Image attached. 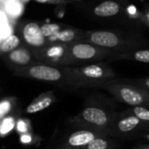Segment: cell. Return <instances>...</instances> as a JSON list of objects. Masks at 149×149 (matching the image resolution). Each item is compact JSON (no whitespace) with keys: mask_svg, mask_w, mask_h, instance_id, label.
<instances>
[{"mask_svg":"<svg viewBox=\"0 0 149 149\" xmlns=\"http://www.w3.org/2000/svg\"><path fill=\"white\" fill-rule=\"evenodd\" d=\"M13 74L18 77L47 82L71 89L80 88L77 80L73 75L71 66H57L37 61L27 66L14 68Z\"/></svg>","mask_w":149,"mask_h":149,"instance_id":"1","label":"cell"},{"mask_svg":"<svg viewBox=\"0 0 149 149\" xmlns=\"http://www.w3.org/2000/svg\"><path fill=\"white\" fill-rule=\"evenodd\" d=\"M83 41H87L100 47L118 52L146 48L149 45V43L139 39L134 36L112 30L87 31L85 38Z\"/></svg>","mask_w":149,"mask_h":149,"instance_id":"2","label":"cell"},{"mask_svg":"<svg viewBox=\"0 0 149 149\" xmlns=\"http://www.w3.org/2000/svg\"><path fill=\"white\" fill-rule=\"evenodd\" d=\"M117 113L97 106H89L69 120V123L76 127L100 131L112 136V127Z\"/></svg>","mask_w":149,"mask_h":149,"instance_id":"3","label":"cell"},{"mask_svg":"<svg viewBox=\"0 0 149 149\" xmlns=\"http://www.w3.org/2000/svg\"><path fill=\"white\" fill-rule=\"evenodd\" d=\"M118 52L111 51L87 41H76L68 45L63 66H78L108 59Z\"/></svg>","mask_w":149,"mask_h":149,"instance_id":"4","label":"cell"},{"mask_svg":"<svg viewBox=\"0 0 149 149\" xmlns=\"http://www.w3.org/2000/svg\"><path fill=\"white\" fill-rule=\"evenodd\" d=\"M97 88L107 91L118 101L130 107L149 106V91L126 82L125 79L107 80L99 84Z\"/></svg>","mask_w":149,"mask_h":149,"instance_id":"5","label":"cell"},{"mask_svg":"<svg viewBox=\"0 0 149 149\" xmlns=\"http://www.w3.org/2000/svg\"><path fill=\"white\" fill-rule=\"evenodd\" d=\"M72 72L79 87H94L102 82L117 79L115 71L106 62H96L87 65L71 66Z\"/></svg>","mask_w":149,"mask_h":149,"instance_id":"6","label":"cell"},{"mask_svg":"<svg viewBox=\"0 0 149 149\" xmlns=\"http://www.w3.org/2000/svg\"><path fill=\"white\" fill-rule=\"evenodd\" d=\"M148 124L126 110L118 113L112 127V137L126 139L146 132Z\"/></svg>","mask_w":149,"mask_h":149,"instance_id":"7","label":"cell"},{"mask_svg":"<svg viewBox=\"0 0 149 149\" xmlns=\"http://www.w3.org/2000/svg\"><path fill=\"white\" fill-rule=\"evenodd\" d=\"M77 130L64 135L52 149H80L94 139L107 134L89 128L77 127Z\"/></svg>","mask_w":149,"mask_h":149,"instance_id":"8","label":"cell"},{"mask_svg":"<svg viewBox=\"0 0 149 149\" xmlns=\"http://www.w3.org/2000/svg\"><path fill=\"white\" fill-rule=\"evenodd\" d=\"M31 50L36 61L63 66V62L68 52V45L62 43H50L41 48Z\"/></svg>","mask_w":149,"mask_h":149,"instance_id":"9","label":"cell"},{"mask_svg":"<svg viewBox=\"0 0 149 149\" xmlns=\"http://www.w3.org/2000/svg\"><path fill=\"white\" fill-rule=\"evenodd\" d=\"M19 32L23 44L31 49L41 48L49 44L41 31V24L38 22L28 21L24 23Z\"/></svg>","mask_w":149,"mask_h":149,"instance_id":"10","label":"cell"},{"mask_svg":"<svg viewBox=\"0 0 149 149\" xmlns=\"http://www.w3.org/2000/svg\"><path fill=\"white\" fill-rule=\"evenodd\" d=\"M124 11L125 5L122 2L117 0H104L93 7L91 13L97 17L112 18L121 15Z\"/></svg>","mask_w":149,"mask_h":149,"instance_id":"11","label":"cell"},{"mask_svg":"<svg viewBox=\"0 0 149 149\" xmlns=\"http://www.w3.org/2000/svg\"><path fill=\"white\" fill-rule=\"evenodd\" d=\"M6 60L9 64L14 66V68L27 66L32 63L37 62L33 57L31 48L25 45H21L17 49L7 53Z\"/></svg>","mask_w":149,"mask_h":149,"instance_id":"12","label":"cell"},{"mask_svg":"<svg viewBox=\"0 0 149 149\" xmlns=\"http://www.w3.org/2000/svg\"><path fill=\"white\" fill-rule=\"evenodd\" d=\"M86 30L76 28L73 26L66 25L63 29L58 31L55 35L47 39L48 43H62L71 44L76 41H83L86 36Z\"/></svg>","mask_w":149,"mask_h":149,"instance_id":"13","label":"cell"},{"mask_svg":"<svg viewBox=\"0 0 149 149\" xmlns=\"http://www.w3.org/2000/svg\"><path fill=\"white\" fill-rule=\"evenodd\" d=\"M57 98L54 94V91H47L40 93L37 96L32 102L25 107V109L22 112V115H31L38 113L47 108L50 107L54 103H55Z\"/></svg>","mask_w":149,"mask_h":149,"instance_id":"14","label":"cell"},{"mask_svg":"<svg viewBox=\"0 0 149 149\" xmlns=\"http://www.w3.org/2000/svg\"><path fill=\"white\" fill-rule=\"evenodd\" d=\"M116 60H132L140 63L149 64V48H141L130 52H118L108 58V62Z\"/></svg>","mask_w":149,"mask_h":149,"instance_id":"15","label":"cell"},{"mask_svg":"<svg viewBox=\"0 0 149 149\" xmlns=\"http://www.w3.org/2000/svg\"><path fill=\"white\" fill-rule=\"evenodd\" d=\"M21 115L22 112L19 109H18L11 114L0 120V138L7 137L13 131H15L17 120Z\"/></svg>","mask_w":149,"mask_h":149,"instance_id":"16","label":"cell"},{"mask_svg":"<svg viewBox=\"0 0 149 149\" xmlns=\"http://www.w3.org/2000/svg\"><path fill=\"white\" fill-rule=\"evenodd\" d=\"M118 147L119 143L117 141L113 140L112 136L105 135L94 139L80 149H115Z\"/></svg>","mask_w":149,"mask_h":149,"instance_id":"17","label":"cell"},{"mask_svg":"<svg viewBox=\"0 0 149 149\" xmlns=\"http://www.w3.org/2000/svg\"><path fill=\"white\" fill-rule=\"evenodd\" d=\"M18 102V99L15 96H6L0 99V120L19 109Z\"/></svg>","mask_w":149,"mask_h":149,"instance_id":"18","label":"cell"},{"mask_svg":"<svg viewBox=\"0 0 149 149\" xmlns=\"http://www.w3.org/2000/svg\"><path fill=\"white\" fill-rule=\"evenodd\" d=\"M22 43L23 42L19 36L16 34L10 35L0 43V53L7 54L19 47L22 45Z\"/></svg>","mask_w":149,"mask_h":149,"instance_id":"19","label":"cell"},{"mask_svg":"<svg viewBox=\"0 0 149 149\" xmlns=\"http://www.w3.org/2000/svg\"><path fill=\"white\" fill-rule=\"evenodd\" d=\"M126 111L128 113L135 115L140 120H141L142 121H144L145 123H147L148 126H149V106L131 107L128 109H126Z\"/></svg>","mask_w":149,"mask_h":149,"instance_id":"20","label":"cell"},{"mask_svg":"<svg viewBox=\"0 0 149 149\" xmlns=\"http://www.w3.org/2000/svg\"><path fill=\"white\" fill-rule=\"evenodd\" d=\"M67 24H61L57 23H47L41 24V31L44 35V37L48 39L54 35H55L58 31H60L61 29H63Z\"/></svg>","mask_w":149,"mask_h":149,"instance_id":"21","label":"cell"},{"mask_svg":"<svg viewBox=\"0 0 149 149\" xmlns=\"http://www.w3.org/2000/svg\"><path fill=\"white\" fill-rule=\"evenodd\" d=\"M15 132L18 135L32 132V126L31 120L21 115L17 120L16 127H15Z\"/></svg>","mask_w":149,"mask_h":149,"instance_id":"22","label":"cell"},{"mask_svg":"<svg viewBox=\"0 0 149 149\" xmlns=\"http://www.w3.org/2000/svg\"><path fill=\"white\" fill-rule=\"evenodd\" d=\"M19 142L25 146H35L40 143V137L33 134V132L18 135Z\"/></svg>","mask_w":149,"mask_h":149,"instance_id":"23","label":"cell"},{"mask_svg":"<svg viewBox=\"0 0 149 149\" xmlns=\"http://www.w3.org/2000/svg\"><path fill=\"white\" fill-rule=\"evenodd\" d=\"M126 82H129L131 84L136 85L141 88H144L145 90L149 91V77L146 78H139V79H125Z\"/></svg>","mask_w":149,"mask_h":149,"instance_id":"24","label":"cell"},{"mask_svg":"<svg viewBox=\"0 0 149 149\" xmlns=\"http://www.w3.org/2000/svg\"><path fill=\"white\" fill-rule=\"evenodd\" d=\"M37 3H49V4H66L70 3V0H34Z\"/></svg>","mask_w":149,"mask_h":149,"instance_id":"25","label":"cell"},{"mask_svg":"<svg viewBox=\"0 0 149 149\" xmlns=\"http://www.w3.org/2000/svg\"><path fill=\"white\" fill-rule=\"evenodd\" d=\"M141 21L149 27V7L145 10V12L141 15Z\"/></svg>","mask_w":149,"mask_h":149,"instance_id":"26","label":"cell"},{"mask_svg":"<svg viewBox=\"0 0 149 149\" xmlns=\"http://www.w3.org/2000/svg\"><path fill=\"white\" fill-rule=\"evenodd\" d=\"M141 135V137H143V138L147 139V140L149 141V131H148V133L147 131H146V132H143Z\"/></svg>","mask_w":149,"mask_h":149,"instance_id":"27","label":"cell"},{"mask_svg":"<svg viewBox=\"0 0 149 149\" xmlns=\"http://www.w3.org/2000/svg\"><path fill=\"white\" fill-rule=\"evenodd\" d=\"M135 149H149V145H145V146H141V147H139Z\"/></svg>","mask_w":149,"mask_h":149,"instance_id":"28","label":"cell"},{"mask_svg":"<svg viewBox=\"0 0 149 149\" xmlns=\"http://www.w3.org/2000/svg\"><path fill=\"white\" fill-rule=\"evenodd\" d=\"M30 0H20V2H22V3H27V2H29Z\"/></svg>","mask_w":149,"mask_h":149,"instance_id":"29","label":"cell"},{"mask_svg":"<svg viewBox=\"0 0 149 149\" xmlns=\"http://www.w3.org/2000/svg\"><path fill=\"white\" fill-rule=\"evenodd\" d=\"M71 2H73V1H76V2H82V1H83V0H70Z\"/></svg>","mask_w":149,"mask_h":149,"instance_id":"30","label":"cell"},{"mask_svg":"<svg viewBox=\"0 0 149 149\" xmlns=\"http://www.w3.org/2000/svg\"><path fill=\"white\" fill-rule=\"evenodd\" d=\"M147 131H149V126H148V127H147Z\"/></svg>","mask_w":149,"mask_h":149,"instance_id":"31","label":"cell"}]
</instances>
